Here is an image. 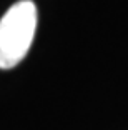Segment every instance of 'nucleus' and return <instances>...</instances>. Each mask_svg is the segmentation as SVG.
I'll list each match as a JSON object with an SVG mask.
<instances>
[{"label":"nucleus","mask_w":128,"mask_h":130,"mask_svg":"<svg viewBox=\"0 0 128 130\" xmlns=\"http://www.w3.org/2000/svg\"><path fill=\"white\" fill-rule=\"evenodd\" d=\"M37 28V7L32 0L12 5L0 20V69H12L27 55Z\"/></svg>","instance_id":"1"}]
</instances>
